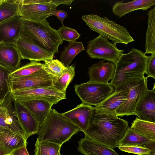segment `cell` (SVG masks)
<instances>
[{"label":"cell","mask_w":155,"mask_h":155,"mask_svg":"<svg viewBox=\"0 0 155 155\" xmlns=\"http://www.w3.org/2000/svg\"><path fill=\"white\" fill-rule=\"evenodd\" d=\"M130 80L115 88L114 92L102 103L95 107V108L103 112L116 115V110L127 98Z\"/></svg>","instance_id":"9a60e30c"},{"label":"cell","mask_w":155,"mask_h":155,"mask_svg":"<svg viewBox=\"0 0 155 155\" xmlns=\"http://www.w3.org/2000/svg\"><path fill=\"white\" fill-rule=\"evenodd\" d=\"M130 127L137 133L155 140V123L141 120L137 117Z\"/></svg>","instance_id":"f1b7e54d"},{"label":"cell","mask_w":155,"mask_h":155,"mask_svg":"<svg viewBox=\"0 0 155 155\" xmlns=\"http://www.w3.org/2000/svg\"><path fill=\"white\" fill-rule=\"evenodd\" d=\"M84 49L82 42H69L61 53L59 57L61 62L65 67L69 66L74 58Z\"/></svg>","instance_id":"83f0119b"},{"label":"cell","mask_w":155,"mask_h":155,"mask_svg":"<svg viewBox=\"0 0 155 155\" xmlns=\"http://www.w3.org/2000/svg\"><path fill=\"white\" fill-rule=\"evenodd\" d=\"M27 140L11 130L0 126V149L13 152L27 145Z\"/></svg>","instance_id":"7402d4cb"},{"label":"cell","mask_w":155,"mask_h":155,"mask_svg":"<svg viewBox=\"0 0 155 155\" xmlns=\"http://www.w3.org/2000/svg\"><path fill=\"white\" fill-rule=\"evenodd\" d=\"M44 61L46 69L56 78L60 77L67 68V67L58 59H49Z\"/></svg>","instance_id":"836d02e7"},{"label":"cell","mask_w":155,"mask_h":155,"mask_svg":"<svg viewBox=\"0 0 155 155\" xmlns=\"http://www.w3.org/2000/svg\"><path fill=\"white\" fill-rule=\"evenodd\" d=\"M147 77H151L155 79V54L149 56L147 63L145 73Z\"/></svg>","instance_id":"8d00e7d4"},{"label":"cell","mask_w":155,"mask_h":155,"mask_svg":"<svg viewBox=\"0 0 155 155\" xmlns=\"http://www.w3.org/2000/svg\"><path fill=\"white\" fill-rule=\"evenodd\" d=\"M12 71L0 65V101L10 92L8 86V78Z\"/></svg>","instance_id":"d6a6232c"},{"label":"cell","mask_w":155,"mask_h":155,"mask_svg":"<svg viewBox=\"0 0 155 155\" xmlns=\"http://www.w3.org/2000/svg\"><path fill=\"white\" fill-rule=\"evenodd\" d=\"M78 151L84 155H119L114 149L84 136L78 141Z\"/></svg>","instance_id":"44dd1931"},{"label":"cell","mask_w":155,"mask_h":155,"mask_svg":"<svg viewBox=\"0 0 155 155\" xmlns=\"http://www.w3.org/2000/svg\"><path fill=\"white\" fill-rule=\"evenodd\" d=\"M147 77L133 79L130 81L129 92L125 101L116 110L118 117L136 115L135 110L139 101L148 89Z\"/></svg>","instance_id":"ba28073f"},{"label":"cell","mask_w":155,"mask_h":155,"mask_svg":"<svg viewBox=\"0 0 155 155\" xmlns=\"http://www.w3.org/2000/svg\"><path fill=\"white\" fill-rule=\"evenodd\" d=\"M136 115L139 119L155 123V83L151 90L148 89L137 104Z\"/></svg>","instance_id":"ac0fdd59"},{"label":"cell","mask_w":155,"mask_h":155,"mask_svg":"<svg viewBox=\"0 0 155 155\" xmlns=\"http://www.w3.org/2000/svg\"><path fill=\"white\" fill-rule=\"evenodd\" d=\"M21 0H1L0 23L17 15H19Z\"/></svg>","instance_id":"484cf974"},{"label":"cell","mask_w":155,"mask_h":155,"mask_svg":"<svg viewBox=\"0 0 155 155\" xmlns=\"http://www.w3.org/2000/svg\"><path fill=\"white\" fill-rule=\"evenodd\" d=\"M51 16H56L58 18L62 24L63 25V21L64 19L68 16L67 13L63 10H56L54 11H52L50 13Z\"/></svg>","instance_id":"74e56055"},{"label":"cell","mask_w":155,"mask_h":155,"mask_svg":"<svg viewBox=\"0 0 155 155\" xmlns=\"http://www.w3.org/2000/svg\"><path fill=\"white\" fill-rule=\"evenodd\" d=\"M46 69L44 63L31 61L29 63L12 72L9 76L12 77L27 76Z\"/></svg>","instance_id":"4dcf8cb0"},{"label":"cell","mask_w":155,"mask_h":155,"mask_svg":"<svg viewBox=\"0 0 155 155\" xmlns=\"http://www.w3.org/2000/svg\"><path fill=\"white\" fill-rule=\"evenodd\" d=\"M0 126L11 130L27 140L15 116L14 99L11 92L0 101Z\"/></svg>","instance_id":"4fadbf2b"},{"label":"cell","mask_w":155,"mask_h":155,"mask_svg":"<svg viewBox=\"0 0 155 155\" xmlns=\"http://www.w3.org/2000/svg\"><path fill=\"white\" fill-rule=\"evenodd\" d=\"M57 30L63 41L69 42L76 41L80 36L76 30L64 25L60 27Z\"/></svg>","instance_id":"e575fe53"},{"label":"cell","mask_w":155,"mask_h":155,"mask_svg":"<svg viewBox=\"0 0 155 155\" xmlns=\"http://www.w3.org/2000/svg\"><path fill=\"white\" fill-rule=\"evenodd\" d=\"M155 4V0H135L124 3L123 1L116 2L112 11L115 15L121 18L134 11L146 10Z\"/></svg>","instance_id":"603a6c76"},{"label":"cell","mask_w":155,"mask_h":155,"mask_svg":"<svg viewBox=\"0 0 155 155\" xmlns=\"http://www.w3.org/2000/svg\"><path fill=\"white\" fill-rule=\"evenodd\" d=\"M53 3L57 7L58 5H70L71 4L73 0H52Z\"/></svg>","instance_id":"ab89813d"},{"label":"cell","mask_w":155,"mask_h":155,"mask_svg":"<svg viewBox=\"0 0 155 155\" xmlns=\"http://www.w3.org/2000/svg\"><path fill=\"white\" fill-rule=\"evenodd\" d=\"M12 155V154H11V155Z\"/></svg>","instance_id":"7bdbcfd3"},{"label":"cell","mask_w":155,"mask_h":155,"mask_svg":"<svg viewBox=\"0 0 155 155\" xmlns=\"http://www.w3.org/2000/svg\"><path fill=\"white\" fill-rule=\"evenodd\" d=\"M15 45L22 59L38 62L53 59L54 57V54L24 37H20Z\"/></svg>","instance_id":"7c38bea8"},{"label":"cell","mask_w":155,"mask_h":155,"mask_svg":"<svg viewBox=\"0 0 155 155\" xmlns=\"http://www.w3.org/2000/svg\"><path fill=\"white\" fill-rule=\"evenodd\" d=\"M13 99L20 103L34 99L43 100L53 105L66 99V92L54 87H37L23 89L11 92Z\"/></svg>","instance_id":"52a82bcc"},{"label":"cell","mask_w":155,"mask_h":155,"mask_svg":"<svg viewBox=\"0 0 155 155\" xmlns=\"http://www.w3.org/2000/svg\"><path fill=\"white\" fill-rule=\"evenodd\" d=\"M124 51L101 35L87 42L86 50L92 59H101L115 64Z\"/></svg>","instance_id":"9c48e42d"},{"label":"cell","mask_w":155,"mask_h":155,"mask_svg":"<svg viewBox=\"0 0 155 155\" xmlns=\"http://www.w3.org/2000/svg\"><path fill=\"white\" fill-rule=\"evenodd\" d=\"M21 26L19 15L0 23V43L15 44L21 37Z\"/></svg>","instance_id":"e0dca14e"},{"label":"cell","mask_w":155,"mask_h":155,"mask_svg":"<svg viewBox=\"0 0 155 155\" xmlns=\"http://www.w3.org/2000/svg\"><path fill=\"white\" fill-rule=\"evenodd\" d=\"M116 65L114 63L103 60L92 64L88 68L89 81L108 84L113 78L115 72Z\"/></svg>","instance_id":"2e32d148"},{"label":"cell","mask_w":155,"mask_h":155,"mask_svg":"<svg viewBox=\"0 0 155 155\" xmlns=\"http://www.w3.org/2000/svg\"><path fill=\"white\" fill-rule=\"evenodd\" d=\"M94 107L82 103L62 114L83 132L87 127Z\"/></svg>","instance_id":"d6986e66"},{"label":"cell","mask_w":155,"mask_h":155,"mask_svg":"<svg viewBox=\"0 0 155 155\" xmlns=\"http://www.w3.org/2000/svg\"><path fill=\"white\" fill-rule=\"evenodd\" d=\"M35 146L34 155H62L60 152L61 146L57 144L37 138Z\"/></svg>","instance_id":"f546056e"},{"label":"cell","mask_w":155,"mask_h":155,"mask_svg":"<svg viewBox=\"0 0 155 155\" xmlns=\"http://www.w3.org/2000/svg\"><path fill=\"white\" fill-rule=\"evenodd\" d=\"M145 155H155V152H151L150 153L148 154H147Z\"/></svg>","instance_id":"b9f144b4"},{"label":"cell","mask_w":155,"mask_h":155,"mask_svg":"<svg viewBox=\"0 0 155 155\" xmlns=\"http://www.w3.org/2000/svg\"><path fill=\"white\" fill-rule=\"evenodd\" d=\"M14 104L15 116L27 140L30 136L38 133L40 124L21 103L14 99Z\"/></svg>","instance_id":"5bb4252c"},{"label":"cell","mask_w":155,"mask_h":155,"mask_svg":"<svg viewBox=\"0 0 155 155\" xmlns=\"http://www.w3.org/2000/svg\"><path fill=\"white\" fill-rule=\"evenodd\" d=\"M57 7L52 0H21L19 15L30 21H45Z\"/></svg>","instance_id":"30bf717a"},{"label":"cell","mask_w":155,"mask_h":155,"mask_svg":"<svg viewBox=\"0 0 155 155\" xmlns=\"http://www.w3.org/2000/svg\"><path fill=\"white\" fill-rule=\"evenodd\" d=\"M148 58L142 51L134 48L129 52L123 53L115 64V74L110 84L115 88L133 79L143 77Z\"/></svg>","instance_id":"3957f363"},{"label":"cell","mask_w":155,"mask_h":155,"mask_svg":"<svg viewBox=\"0 0 155 155\" xmlns=\"http://www.w3.org/2000/svg\"><path fill=\"white\" fill-rule=\"evenodd\" d=\"M55 78L46 69L27 76L14 77L9 76L8 86L11 92L34 87H53Z\"/></svg>","instance_id":"8fae6325"},{"label":"cell","mask_w":155,"mask_h":155,"mask_svg":"<svg viewBox=\"0 0 155 155\" xmlns=\"http://www.w3.org/2000/svg\"><path fill=\"white\" fill-rule=\"evenodd\" d=\"M81 131L79 128L54 109L39 124L38 138L60 145L68 141Z\"/></svg>","instance_id":"7a4b0ae2"},{"label":"cell","mask_w":155,"mask_h":155,"mask_svg":"<svg viewBox=\"0 0 155 155\" xmlns=\"http://www.w3.org/2000/svg\"><path fill=\"white\" fill-rule=\"evenodd\" d=\"M75 68L73 65L67 67L66 69L60 77L54 78L53 87L60 91L66 92L68 87L75 76Z\"/></svg>","instance_id":"1f68e13d"},{"label":"cell","mask_w":155,"mask_h":155,"mask_svg":"<svg viewBox=\"0 0 155 155\" xmlns=\"http://www.w3.org/2000/svg\"><path fill=\"white\" fill-rule=\"evenodd\" d=\"M79 155H81V154H79Z\"/></svg>","instance_id":"ee69618b"},{"label":"cell","mask_w":155,"mask_h":155,"mask_svg":"<svg viewBox=\"0 0 155 155\" xmlns=\"http://www.w3.org/2000/svg\"><path fill=\"white\" fill-rule=\"evenodd\" d=\"M13 152L5 151L0 149V155H10Z\"/></svg>","instance_id":"60d3db41"},{"label":"cell","mask_w":155,"mask_h":155,"mask_svg":"<svg viewBox=\"0 0 155 155\" xmlns=\"http://www.w3.org/2000/svg\"><path fill=\"white\" fill-rule=\"evenodd\" d=\"M21 103L31 112L39 124L48 115L53 105L49 101L41 99L32 100Z\"/></svg>","instance_id":"cb8c5ba5"},{"label":"cell","mask_w":155,"mask_h":155,"mask_svg":"<svg viewBox=\"0 0 155 155\" xmlns=\"http://www.w3.org/2000/svg\"><path fill=\"white\" fill-rule=\"evenodd\" d=\"M145 36L146 54H155V7L149 11Z\"/></svg>","instance_id":"d4e9b609"},{"label":"cell","mask_w":155,"mask_h":155,"mask_svg":"<svg viewBox=\"0 0 155 155\" xmlns=\"http://www.w3.org/2000/svg\"><path fill=\"white\" fill-rule=\"evenodd\" d=\"M153 140H155L137 133L134 131L130 127H129L124 136L119 143L118 146L137 145L146 147Z\"/></svg>","instance_id":"4316f807"},{"label":"cell","mask_w":155,"mask_h":155,"mask_svg":"<svg viewBox=\"0 0 155 155\" xmlns=\"http://www.w3.org/2000/svg\"><path fill=\"white\" fill-rule=\"evenodd\" d=\"M117 147L122 151L138 155H145L151 152L149 149L140 145H120Z\"/></svg>","instance_id":"d590c367"},{"label":"cell","mask_w":155,"mask_h":155,"mask_svg":"<svg viewBox=\"0 0 155 155\" xmlns=\"http://www.w3.org/2000/svg\"><path fill=\"white\" fill-rule=\"evenodd\" d=\"M21 18V37L28 38L44 49L55 54L63 40L47 21H30Z\"/></svg>","instance_id":"277c9868"},{"label":"cell","mask_w":155,"mask_h":155,"mask_svg":"<svg viewBox=\"0 0 155 155\" xmlns=\"http://www.w3.org/2000/svg\"><path fill=\"white\" fill-rule=\"evenodd\" d=\"M12 155H29L27 149V145L14 150L12 152Z\"/></svg>","instance_id":"f35d334b"},{"label":"cell","mask_w":155,"mask_h":155,"mask_svg":"<svg viewBox=\"0 0 155 155\" xmlns=\"http://www.w3.org/2000/svg\"><path fill=\"white\" fill-rule=\"evenodd\" d=\"M129 127L128 122L115 115L93 108L86 136L113 149L118 146Z\"/></svg>","instance_id":"6da1fadb"},{"label":"cell","mask_w":155,"mask_h":155,"mask_svg":"<svg viewBox=\"0 0 155 155\" xmlns=\"http://www.w3.org/2000/svg\"><path fill=\"white\" fill-rule=\"evenodd\" d=\"M82 18L90 29L111 41L115 45H127L134 41L126 28L106 17L90 14L82 16Z\"/></svg>","instance_id":"5b68a950"},{"label":"cell","mask_w":155,"mask_h":155,"mask_svg":"<svg viewBox=\"0 0 155 155\" xmlns=\"http://www.w3.org/2000/svg\"><path fill=\"white\" fill-rule=\"evenodd\" d=\"M21 59L15 44L0 43V65L12 72L20 67Z\"/></svg>","instance_id":"ffe728a7"},{"label":"cell","mask_w":155,"mask_h":155,"mask_svg":"<svg viewBox=\"0 0 155 155\" xmlns=\"http://www.w3.org/2000/svg\"><path fill=\"white\" fill-rule=\"evenodd\" d=\"M76 94L82 103L95 107L98 105L114 91L110 83L103 84L88 81L74 86Z\"/></svg>","instance_id":"8992f818"}]
</instances>
